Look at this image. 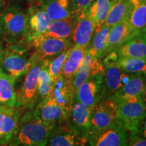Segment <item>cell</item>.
I'll use <instances>...</instances> for the list:
<instances>
[{"mask_svg": "<svg viewBox=\"0 0 146 146\" xmlns=\"http://www.w3.org/2000/svg\"><path fill=\"white\" fill-rule=\"evenodd\" d=\"M54 127V125L36 118L33 112L28 111L20 117L17 127L8 145H47L49 136Z\"/></svg>", "mask_w": 146, "mask_h": 146, "instance_id": "6da1fadb", "label": "cell"}, {"mask_svg": "<svg viewBox=\"0 0 146 146\" xmlns=\"http://www.w3.org/2000/svg\"><path fill=\"white\" fill-rule=\"evenodd\" d=\"M104 72L105 69L99 62V59L91 56L87 50L77 72L72 79L73 86L75 91L87 78L93 75L104 76Z\"/></svg>", "mask_w": 146, "mask_h": 146, "instance_id": "ac0fdd59", "label": "cell"}, {"mask_svg": "<svg viewBox=\"0 0 146 146\" xmlns=\"http://www.w3.org/2000/svg\"><path fill=\"white\" fill-rule=\"evenodd\" d=\"M15 83L0 68V106L18 108Z\"/></svg>", "mask_w": 146, "mask_h": 146, "instance_id": "44dd1931", "label": "cell"}, {"mask_svg": "<svg viewBox=\"0 0 146 146\" xmlns=\"http://www.w3.org/2000/svg\"><path fill=\"white\" fill-rule=\"evenodd\" d=\"M50 96L61 106L71 113L76 96L72 80L67 79L62 74H59L53 79Z\"/></svg>", "mask_w": 146, "mask_h": 146, "instance_id": "4fadbf2b", "label": "cell"}, {"mask_svg": "<svg viewBox=\"0 0 146 146\" xmlns=\"http://www.w3.org/2000/svg\"><path fill=\"white\" fill-rule=\"evenodd\" d=\"M114 100L118 104L116 123L127 131L137 133L146 115V108L143 98L119 97Z\"/></svg>", "mask_w": 146, "mask_h": 146, "instance_id": "3957f363", "label": "cell"}, {"mask_svg": "<svg viewBox=\"0 0 146 146\" xmlns=\"http://www.w3.org/2000/svg\"><path fill=\"white\" fill-rule=\"evenodd\" d=\"M28 33L23 40L29 43L31 40L43 35L52 22L43 7H31L27 12Z\"/></svg>", "mask_w": 146, "mask_h": 146, "instance_id": "9a60e30c", "label": "cell"}, {"mask_svg": "<svg viewBox=\"0 0 146 146\" xmlns=\"http://www.w3.org/2000/svg\"><path fill=\"white\" fill-rule=\"evenodd\" d=\"M127 145L146 146V138L138 136L136 133H133L132 137L128 140Z\"/></svg>", "mask_w": 146, "mask_h": 146, "instance_id": "836d02e7", "label": "cell"}, {"mask_svg": "<svg viewBox=\"0 0 146 146\" xmlns=\"http://www.w3.org/2000/svg\"><path fill=\"white\" fill-rule=\"evenodd\" d=\"M71 47H72L63 51L62 52L57 55L56 58H53L52 60L50 59L47 68H48L49 73H50L52 81L56 76L61 74L64 64L66 60L68 57L69 52L71 50Z\"/></svg>", "mask_w": 146, "mask_h": 146, "instance_id": "1f68e13d", "label": "cell"}, {"mask_svg": "<svg viewBox=\"0 0 146 146\" xmlns=\"http://www.w3.org/2000/svg\"><path fill=\"white\" fill-rule=\"evenodd\" d=\"M76 21V16L52 21L43 36L59 39H70L74 31Z\"/></svg>", "mask_w": 146, "mask_h": 146, "instance_id": "7402d4cb", "label": "cell"}, {"mask_svg": "<svg viewBox=\"0 0 146 146\" xmlns=\"http://www.w3.org/2000/svg\"><path fill=\"white\" fill-rule=\"evenodd\" d=\"M88 141L94 146H123L127 145V131L117 123L100 129H90Z\"/></svg>", "mask_w": 146, "mask_h": 146, "instance_id": "9c48e42d", "label": "cell"}, {"mask_svg": "<svg viewBox=\"0 0 146 146\" xmlns=\"http://www.w3.org/2000/svg\"><path fill=\"white\" fill-rule=\"evenodd\" d=\"M4 4H5V0H0V11L2 10Z\"/></svg>", "mask_w": 146, "mask_h": 146, "instance_id": "f35d334b", "label": "cell"}, {"mask_svg": "<svg viewBox=\"0 0 146 146\" xmlns=\"http://www.w3.org/2000/svg\"><path fill=\"white\" fill-rule=\"evenodd\" d=\"M141 123H143V127H142V135H143V137L146 138V115L144 117V118L142 120Z\"/></svg>", "mask_w": 146, "mask_h": 146, "instance_id": "d590c367", "label": "cell"}, {"mask_svg": "<svg viewBox=\"0 0 146 146\" xmlns=\"http://www.w3.org/2000/svg\"><path fill=\"white\" fill-rule=\"evenodd\" d=\"M110 27L104 25L94 33L92 43L88 47L87 52L97 59H100L105 54L106 44Z\"/></svg>", "mask_w": 146, "mask_h": 146, "instance_id": "f1b7e54d", "label": "cell"}, {"mask_svg": "<svg viewBox=\"0 0 146 146\" xmlns=\"http://www.w3.org/2000/svg\"><path fill=\"white\" fill-rule=\"evenodd\" d=\"M87 49L75 45L72 46L62 70L61 74L64 77L70 80L74 78Z\"/></svg>", "mask_w": 146, "mask_h": 146, "instance_id": "603a6c76", "label": "cell"}, {"mask_svg": "<svg viewBox=\"0 0 146 146\" xmlns=\"http://www.w3.org/2000/svg\"><path fill=\"white\" fill-rule=\"evenodd\" d=\"M94 0H72L74 15L77 16L85 12Z\"/></svg>", "mask_w": 146, "mask_h": 146, "instance_id": "d6a6232c", "label": "cell"}, {"mask_svg": "<svg viewBox=\"0 0 146 146\" xmlns=\"http://www.w3.org/2000/svg\"><path fill=\"white\" fill-rule=\"evenodd\" d=\"M102 75H93L87 78L76 91L75 99L92 108L103 98L104 78Z\"/></svg>", "mask_w": 146, "mask_h": 146, "instance_id": "7c38bea8", "label": "cell"}, {"mask_svg": "<svg viewBox=\"0 0 146 146\" xmlns=\"http://www.w3.org/2000/svg\"><path fill=\"white\" fill-rule=\"evenodd\" d=\"M43 61L33 63L25 74L19 88L16 89L18 108L32 110L37 103L38 76Z\"/></svg>", "mask_w": 146, "mask_h": 146, "instance_id": "277c9868", "label": "cell"}, {"mask_svg": "<svg viewBox=\"0 0 146 146\" xmlns=\"http://www.w3.org/2000/svg\"><path fill=\"white\" fill-rule=\"evenodd\" d=\"M117 62L125 72L146 76V60L137 58L118 57Z\"/></svg>", "mask_w": 146, "mask_h": 146, "instance_id": "f546056e", "label": "cell"}, {"mask_svg": "<svg viewBox=\"0 0 146 146\" xmlns=\"http://www.w3.org/2000/svg\"><path fill=\"white\" fill-rule=\"evenodd\" d=\"M104 64L106 70L104 78L103 98H112L121 89L130 76L125 74L118 64V55L115 52L109 53Z\"/></svg>", "mask_w": 146, "mask_h": 146, "instance_id": "52a82bcc", "label": "cell"}, {"mask_svg": "<svg viewBox=\"0 0 146 146\" xmlns=\"http://www.w3.org/2000/svg\"><path fill=\"white\" fill-rule=\"evenodd\" d=\"M42 7L46 11L52 21L75 16L72 0H45Z\"/></svg>", "mask_w": 146, "mask_h": 146, "instance_id": "ffe728a7", "label": "cell"}, {"mask_svg": "<svg viewBox=\"0 0 146 146\" xmlns=\"http://www.w3.org/2000/svg\"><path fill=\"white\" fill-rule=\"evenodd\" d=\"M117 102L112 98H104L97 102L91 109V129H103L116 123Z\"/></svg>", "mask_w": 146, "mask_h": 146, "instance_id": "30bf717a", "label": "cell"}, {"mask_svg": "<svg viewBox=\"0 0 146 146\" xmlns=\"http://www.w3.org/2000/svg\"><path fill=\"white\" fill-rule=\"evenodd\" d=\"M127 1L131 3L133 6H134V5L138 4L139 3L141 2L142 0H127Z\"/></svg>", "mask_w": 146, "mask_h": 146, "instance_id": "8d00e7d4", "label": "cell"}, {"mask_svg": "<svg viewBox=\"0 0 146 146\" xmlns=\"http://www.w3.org/2000/svg\"><path fill=\"white\" fill-rule=\"evenodd\" d=\"M92 108L76 101L72 106L70 116L73 124L77 129L88 134L91 129V115Z\"/></svg>", "mask_w": 146, "mask_h": 146, "instance_id": "cb8c5ba5", "label": "cell"}, {"mask_svg": "<svg viewBox=\"0 0 146 146\" xmlns=\"http://www.w3.org/2000/svg\"><path fill=\"white\" fill-rule=\"evenodd\" d=\"M49 62H50V59L43 60V65H42V67L39 73V76H38L37 103L38 100L41 101V100L45 99V98H47L50 94L51 91H52V79L51 78L50 73H49L48 68H47Z\"/></svg>", "mask_w": 146, "mask_h": 146, "instance_id": "4dcf8cb0", "label": "cell"}, {"mask_svg": "<svg viewBox=\"0 0 146 146\" xmlns=\"http://www.w3.org/2000/svg\"><path fill=\"white\" fill-rule=\"evenodd\" d=\"M26 52L27 50L18 45H8L5 47L0 68L15 83L26 74L31 65L25 55Z\"/></svg>", "mask_w": 146, "mask_h": 146, "instance_id": "8992f818", "label": "cell"}, {"mask_svg": "<svg viewBox=\"0 0 146 146\" xmlns=\"http://www.w3.org/2000/svg\"><path fill=\"white\" fill-rule=\"evenodd\" d=\"M118 57L146 60V32L133 36L116 51Z\"/></svg>", "mask_w": 146, "mask_h": 146, "instance_id": "d6986e66", "label": "cell"}, {"mask_svg": "<svg viewBox=\"0 0 146 146\" xmlns=\"http://www.w3.org/2000/svg\"><path fill=\"white\" fill-rule=\"evenodd\" d=\"M28 43L35 48V52L29 58L31 64L50 59L70 48L72 45L70 39H59L43 35L31 40Z\"/></svg>", "mask_w": 146, "mask_h": 146, "instance_id": "5b68a950", "label": "cell"}, {"mask_svg": "<svg viewBox=\"0 0 146 146\" xmlns=\"http://www.w3.org/2000/svg\"><path fill=\"white\" fill-rule=\"evenodd\" d=\"M3 43H4V42H3L2 39L1 38V36H0V65H1V60H2L3 52H4L5 47V46H4Z\"/></svg>", "mask_w": 146, "mask_h": 146, "instance_id": "e575fe53", "label": "cell"}, {"mask_svg": "<svg viewBox=\"0 0 146 146\" xmlns=\"http://www.w3.org/2000/svg\"><path fill=\"white\" fill-rule=\"evenodd\" d=\"M64 123L54 126L49 136L47 145H85L89 143L87 133L79 130L74 125Z\"/></svg>", "mask_w": 146, "mask_h": 146, "instance_id": "ba28073f", "label": "cell"}, {"mask_svg": "<svg viewBox=\"0 0 146 146\" xmlns=\"http://www.w3.org/2000/svg\"><path fill=\"white\" fill-rule=\"evenodd\" d=\"M76 21L72 37L74 45L88 48L96 31V24L88 10L76 16Z\"/></svg>", "mask_w": 146, "mask_h": 146, "instance_id": "2e32d148", "label": "cell"}, {"mask_svg": "<svg viewBox=\"0 0 146 146\" xmlns=\"http://www.w3.org/2000/svg\"><path fill=\"white\" fill-rule=\"evenodd\" d=\"M27 33V12L16 5L0 11V36L7 45L19 44Z\"/></svg>", "mask_w": 146, "mask_h": 146, "instance_id": "7a4b0ae2", "label": "cell"}, {"mask_svg": "<svg viewBox=\"0 0 146 146\" xmlns=\"http://www.w3.org/2000/svg\"><path fill=\"white\" fill-rule=\"evenodd\" d=\"M143 100L144 102V104H145V108H146V85H145V91H144V93H143Z\"/></svg>", "mask_w": 146, "mask_h": 146, "instance_id": "74e56055", "label": "cell"}, {"mask_svg": "<svg viewBox=\"0 0 146 146\" xmlns=\"http://www.w3.org/2000/svg\"><path fill=\"white\" fill-rule=\"evenodd\" d=\"M132 8L133 5L127 0H114L108 14L104 25L110 28L125 20Z\"/></svg>", "mask_w": 146, "mask_h": 146, "instance_id": "4316f807", "label": "cell"}, {"mask_svg": "<svg viewBox=\"0 0 146 146\" xmlns=\"http://www.w3.org/2000/svg\"><path fill=\"white\" fill-rule=\"evenodd\" d=\"M145 85V76L133 74L112 98L114 99L119 97H139L143 98Z\"/></svg>", "mask_w": 146, "mask_h": 146, "instance_id": "d4e9b609", "label": "cell"}, {"mask_svg": "<svg viewBox=\"0 0 146 146\" xmlns=\"http://www.w3.org/2000/svg\"><path fill=\"white\" fill-rule=\"evenodd\" d=\"M33 114L39 119L56 126L66 121L71 113L61 106L49 95L45 99L38 102Z\"/></svg>", "mask_w": 146, "mask_h": 146, "instance_id": "8fae6325", "label": "cell"}, {"mask_svg": "<svg viewBox=\"0 0 146 146\" xmlns=\"http://www.w3.org/2000/svg\"><path fill=\"white\" fill-rule=\"evenodd\" d=\"M134 35H135L133 33L127 18L110 27L107 36L105 54L116 52L126 41Z\"/></svg>", "mask_w": 146, "mask_h": 146, "instance_id": "e0dca14e", "label": "cell"}, {"mask_svg": "<svg viewBox=\"0 0 146 146\" xmlns=\"http://www.w3.org/2000/svg\"><path fill=\"white\" fill-rule=\"evenodd\" d=\"M113 1L114 0H94L87 9L91 18L96 24V31L104 25Z\"/></svg>", "mask_w": 146, "mask_h": 146, "instance_id": "83f0119b", "label": "cell"}, {"mask_svg": "<svg viewBox=\"0 0 146 146\" xmlns=\"http://www.w3.org/2000/svg\"><path fill=\"white\" fill-rule=\"evenodd\" d=\"M127 20L135 35L146 32V0L133 6Z\"/></svg>", "mask_w": 146, "mask_h": 146, "instance_id": "484cf974", "label": "cell"}, {"mask_svg": "<svg viewBox=\"0 0 146 146\" xmlns=\"http://www.w3.org/2000/svg\"><path fill=\"white\" fill-rule=\"evenodd\" d=\"M21 111L18 107L0 106V146L8 145L17 127Z\"/></svg>", "mask_w": 146, "mask_h": 146, "instance_id": "5bb4252c", "label": "cell"}]
</instances>
